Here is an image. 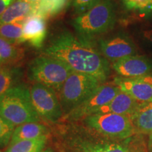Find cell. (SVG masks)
<instances>
[{
    "label": "cell",
    "mask_w": 152,
    "mask_h": 152,
    "mask_svg": "<svg viewBox=\"0 0 152 152\" xmlns=\"http://www.w3.org/2000/svg\"><path fill=\"white\" fill-rule=\"evenodd\" d=\"M44 55L67 64L74 71L90 75L100 83L109 77L110 64L90 41L65 32L58 35L44 50Z\"/></svg>",
    "instance_id": "6da1fadb"
},
{
    "label": "cell",
    "mask_w": 152,
    "mask_h": 152,
    "mask_svg": "<svg viewBox=\"0 0 152 152\" xmlns=\"http://www.w3.org/2000/svg\"><path fill=\"white\" fill-rule=\"evenodd\" d=\"M0 117L15 127L39 121L27 87L15 85L0 97Z\"/></svg>",
    "instance_id": "7a4b0ae2"
},
{
    "label": "cell",
    "mask_w": 152,
    "mask_h": 152,
    "mask_svg": "<svg viewBox=\"0 0 152 152\" xmlns=\"http://www.w3.org/2000/svg\"><path fill=\"white\" fill-rule=\"evenodd\" d=\"M116 20L115 6L111 0H102L98 4L73 20L80 37L90 41L113 28Z\"/></svg>",
    "instance_id": "3957f363"
},
{
    "label": "cell",
    "mask_w": 152,
    "mask_h": 152,
    "mask_svg": "<svg viewBox=\"0 0 152 152\" xmlns=\"http://www.w3.org/2000/svg\"><path fill=\"white\" fill-rule=\"evenodd\" d=\"M73 72L65 62L43 55L36 57L30 62L28 74L30 80L59 91Z\"/></svg>",
    "instance_id": "277c9868"
},
{
    "label": "cell",
    "mask_w": 152,
    "mask_h": 152,
    "mask_svg": "<svg viewBox=\"0 0 152 152\" xmlns=\"http://www.w3.org/2000/svg\"><path fill=\"white\" fill-rule=\"evenodd\" d=\"M100 83L92 76L74 71L59 90L63 111L69 113L90 97L100 86Z\"/></svg>",
    "instance_id": "5b68a950"
},
{
    "label": "cell",
    "mask_w": 152,
    "mask_h": 152,
    "mask_svg": "<svg viewBox=\"0 0 152 152\" xmlns=\"http://www.w3.org/2000/svg\"><path fill=\"white\" fill-rule=\"evenodd\" d=\"M90 128L106 137L125 140L135 133L131 118L116 113H97L85 118Z\"/></svg>",
    "instance_id": "8992f818"
},
{
    "label": "cell",
    "mask_w": 152,
    "mask_h": 152,
    "mask_svg": "<svg viewBox=\"0 0 152 152\" xmlns=\"http://www.w3.org/2000/svg\"><path fill=\"white\" fill-rule=\"evenodd\" d=\"M30 92L33 106L39 117L55 122L62 116L64 111L61 104L54 89L35 83Z\"/></svg>",
    "instance_id": "52a82bcc"
},
{
    "label": "cell",
    "mask_w": 152,
    "mask_h": 152,
    "mask_svg": "<svg viewBox=\"0 0 152 152\" xmlns=\"http://www.w3.org/2000/svg\"><path fill=\"white\" fill-rule=\"evenodd\" d=\"M121 90L115 85H101L87 99L68 113L71 119L87 118L96 113L100 108L109 103Z\"/></svg>",
    "instance_id": "ba28073f"
},
{
    "label": "cell",
    "mask_w": 152,
    "mask_h": 152,
    "mask_svg": "<svg viewBox=\"0 0 152 152\" xmlns=\"http://www.w3.org/2000/svg\"><path fill=\"white\" fill-rule=\"evenodd\" d=\"M100 52L112 62L137 53V47L132 39L125 35H117L99 41Z\"/></svg>",
    "instance_id": "9c48e42d"
},
{
    "label": "cell",
    "mask_w": 152,
    "mask_h": 152,
    "mask_svg": "<svg viewBox=\"0 0 152 152\" xmlns=\"http://www.w3.org/2000/svg\"><path fill=\"white\" fill-rule=\"evenodd\" d=\"M112 68L122 77L139 78L151 73L152 63L147 57L133 55L113 62Z\"/></svg>",
    "instance_id": "30bf717a"
},
{
    "label": "cell",
    "mask_w": 152,
    "mask_h": 152,
    "mask_svg": "<svg viewBox=\"0 0 152 152\" xmlns=\"http://www.w3.org/2000/svg\"><path fill=\"white\" fill-rule=\"evenodd\" d=\"M114 85L140 103L152 102V85L140 78L115 77Z\"/></svg>",
    "instance_id": "8fae6325"
},
{
    "label": "cell",
    "mask_w": 152,
    "mask_h": 152,
    "mask_svg": "<svg viewBox=\"0 0 152 152\" xmlns=\"http://www.w3.org/2000/svg\"><path fill=\"white\" fill-rule=\"evenodd\" d=\"M47 35V25L45 19L32 16L25 19L23 30V42L29 43L36 48L42 47Z\"/></svg>",
    "instance_id": "7c38bea8"
},
{
    "label": "cell",
    "mask_w": 152,
    "mask_h": 152,
    "mask_svg": "<svg viewBox=\"0 0 152 152\" xmlns=\"http://www.w3.org/2000/svg\"><path fill=\"white\" fill-rule=\"evenodd\" d=\"M140 104L141 103L136 101L130 95L121 90L109 103L100 108L95 114L112 113L131 117L135 113Z\"/></svg>",
    "instance_id": "4fadbf2b"
},
{
    "label": "cell",
    "mask_w": 152,
    "mask_h": 152,
    "mask_svg": "<svg viewBox=\"0 0 152 152\" xmlns=\"http://www.w3.org/2000/svg\"><path fill=\"white\" fill-rule=\"evenodd\" d=\"M36 5L26 0H16L0 16V25L23 21L32 16Z\"/></svg>",
    "instance_id": "5bb4252c"
},
{
    "label": "cell",
    "mask_w": 152,
    "mask_h": 152,
    "mask_svg": "<svg viewBox=\"0 0 152 152\" xmlns=\"http://www.w3.org/2000/svg\"><path fill=\"white\" fill-rule=\"evenodd\" d=\"M134 131L137 134H152V102L140 104L132 116Z\"/></svg>",
    "instance_id": "9a60e30c"
},
{
    "label": "cell",
    "mask_w": 152,
    "mask_h": 152,
    "mask_svg": "<svg viewBox=\"0 0 152 152\" xmlns=\"http://www.w3.org/2000/svg\"><path fill=\"white\" fill-rule=\"evenodd\" d=\"M47 129L44 125L38 123H28L18 125L15 128L11 143L22 140H35L46 135Z\"/></svg>",
    "instance_id": "2e32d148"
},
{
    "label": "cell",
    "mask_w": 152,
    "mask_h": 152,
    "mask_svg": "<svg viewBox=\"0 0 152 152\" xmlns=\"http://www.w3.org/2000/svg\"><path fill=\"white\" fill-rule=\"evenodd\" d=\"M68 1L69 0H40L36 5L32 16L41 17L45 20L54 17L66 9Z\"/></svg>",
    "instance_id": "e0dca14e"
},
{
    "label": "cell",
    "mask_w": 152,
    "mask_h": 152,
    "mask_svg": "<svg viewBox=\"0 0 152 152\" xmlns=\"http://www.w3.org/2000/svg\"><path fill=\"white\" fill-rule=\"evenodd\" d=\"M23 56L21 48L0 36V63L2 66L14 65L20 61Z\"/></svg>",
    "instance_id": "ac0fdd59"
},
{
    "label": "cell",
    "mask_w": 152,
    "mask_h": 152,
    "mask_svg": "<svg viewBox=\"0 0 152 152\" xmlns=\"http://www.w3.org/2000/svg\"><path fill=\"white\" fill-rule=\"evenodd\" d=\"M21 77V71L12 66H3L0 68V97Z\"/></svg>",
    "instance_id": "d6986e66"
},
{
    "label": "cell",
    "mask_w": 152,
    "mask_h": 152,
    "mask_svg": "<svg viewBox=\"0 0 152 152\" xmlns=\"http://www.w3.org/2000/svg\"><path fill=\"white\" fill-rule=\"evenodd\" d=\"M47 140V136L30 140H22L11 143L7 152H42Z\"/></svg>",
    "instance_id": "ffe728a7"
},
{
    "label": "cell",
    "mask_w": 152,
    "mask_h": 152,
    "mask_svg": "<svg viewBox=\"0 0 152 152\" xmlns=\"http://www.w3.org/2000/svg\"><path fill=\"white\" fill-rule=\"evenodd\" d=\"M24 20L0 25V36L14 45L23 43Z\"/></svg>",
    "instance_id": "44dd1931"
},
{
    "label": "cell",
    "mask_w": 152,
    "mask_h": 152,
    "mask_svg": "<svg viewBox=\"0 0 152 152\" xmlns=\"http://www.w3.org/2000/svg\"><path fill=\"white\" fill-rule=\"evenodd\" d=\"M84 149L89 152H129L126 147L118 143L87 144Z\"/></svg>",
    "instance_id": "7402d4cb"
},
{
    "label": "cell",
    "mask_w": 152,
    "mask_h": 152,
    "mask_svg": "<svg viewBox=\"0 0 152 152\" xmlns=\"http://www.w3.org/2000/svg\"><path fill=\"white\" fill-rule=\"evenodd\" d=\"M15 126L0 117V147L7 145L11 140Z\"/></svg>",
    "instance_id": "603a6c76"
},
{
    "label": "cell",
    "mask_w": 152,
    "mask_h": 152,
    "mask_svg": "<svg viewBox=\"0 0 152 152\" xmlns=\"http://www.w3.org/2000/svg\"><path fill=\"white\" fill-rule=\"evenodd\" d=\"M124 5L129 10H137L145 13L152 11L151 0H123Z\"/></svg>",
    "instance_id": "cb8c5ba5"
},
{
    "label": "cell",
    "mask_w": 152,
    "mask_h": 152,
    "mask_svg": "<svg viewBox=\"0 0 152 152\" xmlns=\"http://www.w3.org/2000/svg\"><path fill=\"white\" fill-rule=\"evenodd\" d=\"M102 0H72L73 8L77 14L80 15L89 11Z\"/></svg>",
    "instance_id": "d4e9b609"
},
{
    "label": "cell",
    "mask_w": 152,
    "mask_h": 152,
    "mask_svg": "<svg viewBox=\"0 0 152 152\" xmlns=\"http://www.w3.org/2000/svg\"><path fill=\"white\" fill-rule=\"evenodd\" d=\"M16 0H0V16L7 10V8Z\"/></svg>",
    "instance_id": "484cf974"
},
{
    "label": "cell",
    "mask_w": 152,
    "mask_h": 152,
    "mask_svg": "<svg viewBox=\"0 0 152 152\" xmlns=\"http://www.w3.org/2000/svg\"><path fill=\"white\" fill-rule=\"evenodd\" d=\"M142 34H143V37L152 45V29L144 30Z\"/></svg>",
    "instance_id": "4316f807"
},
{
    "label": "cell",
    "mask_w": 152,
    "mask_h": 152,
    "mask_svg": "<svg viewBox=\"0 0 152 152\" xmlns=\"http://www.w3.org/2000/svg\"><path fill=\"white\" fill-rule=\"evenodd\" d=\"M139 78H140V80H142L146 82V83H149V84H150L151 85H152V73L149 74V75L144 76V77H139Z\"/></svg>",
    "instance_id": "83f0119b"
},
{
    "label": "cell",
    "mask_w": 152,
    "mask_h": 152,
    "mask_svg": "<svg viewBox=\"0 0 152 152\" xmlns=\"http://www.w3.org/2000/svg\"><path fill=\"white\" fill-rule=\"evenodd\" d=\"M26 1H29V2L33 4H37L39 2L40 0H26Z\"/></svg>",
    "instance_id": "f1b7e54d"
},
{
    "label": "cell",
    "mask_w": 152,
    "mask_h": 152,
    "mask_svg": "<svg viewBox=\"0 0 152 152\" xmlns=\"http://www.w3.org/2000/svg\"><path fill=\"white\" fill-rule=\"evenodd\" d=\"M42 152H53V151H52V150H50V149H47V150H45V151H44Z\"/></svg>",
    "instance_id": "f546056e"
},
{
    "label": "cell",
    "mask_w": 152,
    "mask_h": 152,
    "mask_svg": "<svg viewBox=\"0 0 152 152\" xmlns=\"http://www.w3.org/2000/svg\"><path fill=\"white\" fill-rule=\"evenodd\" d=\"M83 152H89V151H87V150H85V149H84V150H83Z\"/></svg>",
    "instance_id": "4dcf8cb0"
},
{
    "label": "cell",
    "mask_w": 152,
    "mask_h": 152,
    "mask_svg": "<svg viewBox=\"0 0 152 152\" xmlns=\"http://www.w3.org/2000/svg\"><path fill=\"white\" fill-rule=\"evenodd\" d=\"M1 66H2V65H1V63H0V68H1Z\"/></svg>",
    "instance_id": "1f68e13d"
},
{
    "label": "cell",
    "mask_w": 152,
    "mask_h": 152,
    "mask_svg": "<svg viewBox=\"0 0 152 152\" xmlns=\"http://www.w3.org/2000/svg\"><path fill=\"white\" fill-rule=\"evenodd\" d=\"M151 2H152V0H151Z\"/></svg>",
    "instance_id": "d6a6232c"
},
{
    "label": "cell",
    "mask_w": 152,
    "mask_h": 152,
    "mask_svg": "<svg viewBox=\"0 0 152 152\" xmlns=\"http://www.w3.org/2000/svg\"><path fill=\"white\" fill-rule=\"evenodd\" d=\"M0 152H1V151H0Z\"/></svg>",
    "instance_id": "836d02e7"
}]
</instances>
